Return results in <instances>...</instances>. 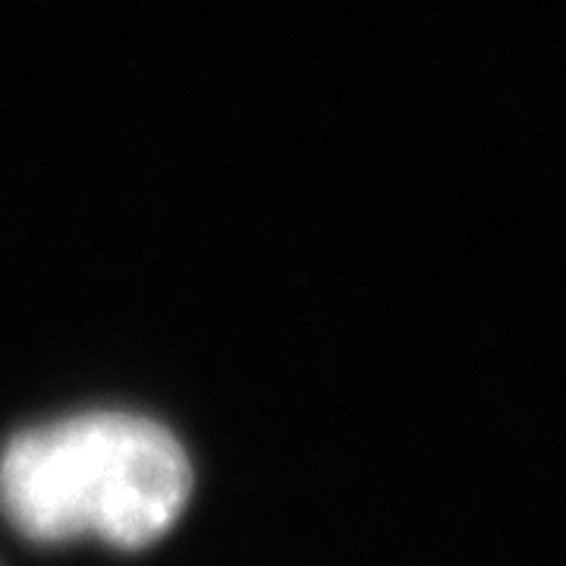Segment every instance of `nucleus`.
<instances>
[{
    "instance_id": "1",
    "label": "nucleus",
    "mask_w": 566,
    "mask_h": 566,
    "mask_svg": "<svg viewBox=\"0 0 566 566\" xmlns=\"http://www.w3.org/2000/svg\"><path fill=\"white\" fill-rule=\"evenodd\" d=\"M192 469L164 424L85 412L17 434L0 453V510L35 542L95 535L142 547L182 513Z\"/></svg>"
}]
</instances>
